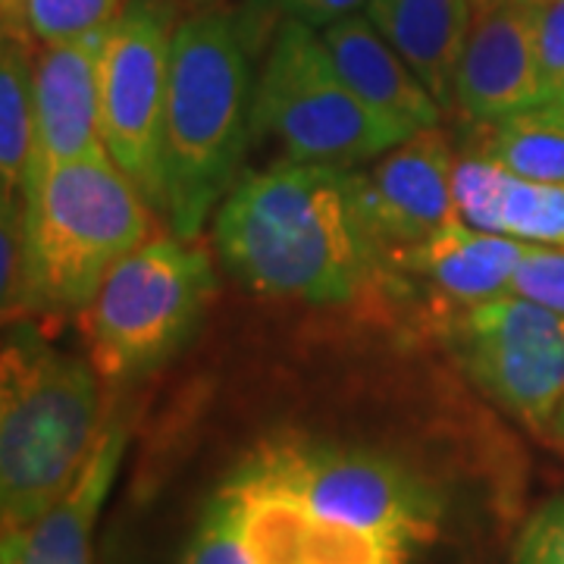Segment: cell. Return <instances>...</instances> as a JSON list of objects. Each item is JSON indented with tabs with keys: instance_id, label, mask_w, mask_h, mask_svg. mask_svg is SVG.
Instances as JSON below:
<instances>
[{
	"instance_id": "12",
	"label": "cell",
	"mask_w": 564,
	"mask_h": 564,
	"mask_svg": "<svg viewBox=\"0 0 564 564\" xmlns=\"http://www.w3.org/2000/svg\"><path fill=\"white\" fill-rule=\"evenodd\" d=\"M540 101L545 95L533 39V0L477 7L455 79V107L467 122L486 126Z\"/></svg>"
},
{
	"instance_id": "20",
	"label": "cell",
	"mask_w": 564,
	"mask_h": 564,
	"mask_svg": "<svg viewBox=\"0 0 564 564\" xmlns=\"http://www.w3.org/2000/svg\"><path fill=\"white\" fill-rule=\"evenodd\" d=\"M480 158L536 182H564V104L540 101L486 122Z\"/></svg>"
},
{
	"instance_id": "26",
	"label": "cell",
	"mask_w": 564,
	"mask_h": 564,
	"mask_svg": "<svg viewBox=\"0 0 564 564\" xmlns=\"http://www.w3.org/2000/svg\"><path fill=\"white\" fill-rule=\"evenodd\" d=\"M22 10H25V0H0V13H3V32H20L22 29Z\"/></svg>"
},
{
	"instance_id": "17",
	"label": "cell",
	"mask_w": 564,
	"mask_h": 564,
	"mask_svg": "<svg viewBox=\"0 0 564 564\" xmlns=\"http://www.w3.org/2000/svg\"><path fill=\"white\" fill-rule=\"evenodd\" d=\"M364 10L436 104L455 107V79L477 13L474 0H367Z\"/></svg>"
},
{
	"instance_id": "13",
	"label": "cell",
	"mask_w": 564,
	"mask_h": 564,
	"mask_svg": "<svg viewBox=\"0 0 564 564\" xmlns=\"http://www.w3.org/2000/svg\"><path fill=\"white\" fill-rule=\"evenodd\" d=\"M104 35L35 44V166L110 158L101 135Z\"/></svg>"
},
{
	"instance_id": "18",
	"label": "cell",
	"mask_w": 564,
	"mask_h": 564,
	"mask_svg": "<svg viewBox=\"0 0 564 564\" xmlns=\"http://www.w3.org/2000/svg\"><path fill=\"white\" fill-rule=\"evenodd\" d=\"M524 251L527 242L521 239L458 223L411 251L399 267L421 273L452 302L467 307L508 295Z\"/></svg>"
},
{
	"instance_id": "5",
	"label": "cell",
	"mask_w": 564,
	"mask_h": 564,
	"mask_svg": "<svg viewBox=\"0 0 564 564\" xmlns=\"http://www.w3.org/2000/svg\"><path fill=\"white\" fill-rule=\"evenodd\" d=\"M232 477L414 549L433 543L443 527L440 489L402 462L367 448L276 436L258 445Z\"/></svg>"
},
{
	"instance_id": "7",
	"label": "cell",
	"mask_w": 564,
	"mask_h": 564,
	"mask_svg": "<svg viewBox=\"0 0 564 564\" xmlns=\"http://www.w3.org/2000/svg\"><path fill=\"white\" fill-rule=\"evenodd\" d=\"M251 132L267 135L285 161L351 170L411 139L348 88L323 35L307 22H282L267 51L251 101Z\"/></svg>"
},
{
	"instance_id": "23",
	"label": "cell",
	"mask_w": 564,
	"mask_h": 564,
	"mask_svg": "<svg viewBox=\"0 0 564 564\" xmlns=\"http://www.w3.org/2000/svg\"><path fill=\"white\" fill-rule=\"evenodd\" d=\"M533 39L545 101L564 104V0H533Z\"/></svg>"
},
{
	"instance_id": "14",
	"label": "cell",
	"mask_w": 564,
	"mask_h": 564,
	"mask_svg": "<svg viewBox=\"0 0 564 564\" xmlns=\"http://www.w3.org/2000/svg\"><path fill=\"white\" fill-rule=\"evenodd\" d=\"M126 452V426L107 421L79 480L32 524L3 530L0 564H95V527Z\"/></svg>"
},
{
	"instance_id": "28",
	"label": "cell",
	"mask_w": 564,
	"mask_h": 564,
	"mask_svg": "<svg viewBox=\"0 0 564 564\" xmlns=\"http://www.w3.org/2000/svg\"><path fill=\"white\" fill-rule=\"evenodd\" d=\"M176 3H188V7H214L217 0H176Z\"/></svg>"
},
{
	"instance_id": "15",
	"label": "cell",
	"mask_w": 564,
	"mask_h": 564,
	"mask_svg": "<svg viewBox=\"0 0 564 564\" xmlns=\"http://www.w3.org/2000/svg\"><path fill=\"white\" fill-rule=\"evenodd\" d=\"M321 35L348 88L373 113H380L408 135L440 126L443 107L367 17L351 13L345 20L329 22L321 29Z\"/></svg>"
},
{
	"instance_id": "8",
	"label": "cell",
	"mask_w": 564,
	"mask_h": 564,
	"mask_svg": "<svg viewBox=\"0 0 564 564\" xmlns=\"http://www.w3.org/2000/svg\"><path fill=\"white\" fill-rule=\"evenodd\" d=\"M464 373L492 402L549 440L564 404V314L524 295L467 304L448 326Z\"/></svg>"
},
{
	"instance_id": "21",
	"label": "cell",
	"mask_w": 564,
	"mask_h": 564,
	"mask_svg": "<svg viewBox=\"0 0 564 564\" xmlns=\"http://www.w3.org/2000/svg\"><path fill=\"white\" fill-rule=\"evenodd\" d=\"M126 0H25L22 29L35 44L88 39L107 32Z\"/></svg>"
},
{
	"instance_id": "1",
	"label": "cell",
	"mask_w": 564,
	"mask_h": 564,
	"mask_svg": "<svg viewBox=\"0 0 564 564\" xmlns=\"http://www.w3.org/2000/svg\"><path fill=\"white\" fill-rule=\"evenodd\" d=\"M214 239L251 292L307 304L355 302L386 267L358 173L329 163L282 161L239 180L217 207Z\"/></svg>"
},
{
	"instance_id": "9",
	"label": "cell",
	"mask_w": 564,
	"mask_h": 564,
	"mask_svg": "<svg viewBox=\"0 0 564 564\" xmlns=\"http://www.w3.org/2000/svg\"><path fill=\"white\" fill-rule=\"evenodd\" d=\"M176 0H126L101 47V135L113 163L161 210L163 110Z\"/></svg>"
},
{
	"instance_id": "22",
	"label": "cell",
	"mask_w": 564,
	"mask_h": 564,
	"mask_svg": "<svg viewBox=\"0 0 564 564\" xmlns=\"http://www.w3.org/2000/svg\"><path fill=\"white\" fill-rule=\"evenodd\" d=\"M182 564H251V558L245 555L242 540H239L232 511L220 492L204 508L202 521L185 545Z\"/></svg>"
},
{
	"instance_id": "19",
	"label": "cell",
	"mask_w": 564,
	"mask_h": 564,
	"mask_svg": "<svg viewBox=\"0 0 564 564\" xmlns=\"http://www.w3.org/2000/svg\"><path fill=\"white\" fill-rule=\"evenodd\" d=\"M35 166V41L3 32L0 47V195H22Z\"/></svg>"
},
{
	"instance_id": "6",
	"label": "cell",
	"mask_w": 564,
	"mask_h": 564,
	"mask_svg": "<svg viewBox=\"0 0 564 564\" xmlns=\"http://www.w3.org/2000/svg\"><path fill=\"white\" fill-rule=\"evenodd\" d=\"M214 267L195 239L151 236L104 276L82 311L88 361L104 380H126L163 364L202 321Z\"/></svg>"
},
{
	"instance_id": "16",
	"label": "cell",
	"mask_w": 564,
	"mask_h": 564,
	"mask_svg": "<svg viewBox=\"0 0 564 564\" xmlns=\"http://www.w3.org/2000/svg\"><path fill=\"white\" fill-rule=\"evenodd\" d=\"M455 195L464 223L530 245L564 248V182L524 180L489 158H462Z\"/></svg>"
},
{
	"instance_id": "4",
	"label": "cell",
	"mask_w": 564,
	"mask_h": 564,
	"mask_svg": "<svg viewBox=\"0 0 564 564\" xmlns=\"http://www.w3.org/2000/svg\"><path fill=\"white\" fill-rule=\"evenodd\" d=\"M91 361L57 351L35 326L7 329L0 361V524H32L79 480L101 440Z\"/></svg>"
},
{
	"instance_id": "10",
	"label": "cell",
	"mask_w": 564,
	"mask_h": 564,
	"mask_svg": "<svg viewBox=\"0 0 564 564\" xmlns=\"http://www.w3.org/2000/svg\"><path fill=\"white\" fill-rule=\"evenodd\" d=\"M458 158L440 126L399 141L358 173L361 207L386 263H402L440 232L464 223L455 195Z\"/></svg>"
},
{
	"instance_id": "24",
	"label": "cell",
	"mask_w": 564,
	"mask_h": 564,
	"mask_svg": "<svg viewBox=\"0 0 564 564\" xmlns=\"http://www.w3.org/2000/svg\"><path fill=\"white\" fill-rule=\"evenodd\" d=\"M514 564H564V496L530 518L514 545Z\"/></svg>"
},
{
	"instance_id": "11",
	"label": "cell",
	"mask_w": 564,
	"mask_h": 564,
	"mask_svg": "<svg viewBox=\"0 0 564 564\" xmlns=\"http://www.w3.org/2000/svg\"><path fill=\"white\" fill-rule=\"evenodd\" d=\"M220 496L251 564H408L414 545L329 521L285 496L229 477Z\"/></svg>"
},
{
	"instance_id": "25",
	"label": "cell",
	"mask_w": 564,
	"mask_h": 564,
	"mask_svg": "<svg viewBox=\"0 0 564 564\" xmlns=\"http://www.w3.org/2000/svg\"><path fill=\"white\" fill-rule=\"evenodd\" d=\"M289 17L307 22L311 29H326L329 22L345 20L367 7V0H280Z\"/></svg>"
},
{
	"instance_id": "29",
	"label": "cell",
	"mask_w": 564,
	"mask_h": 564,
	"mask_svg": "<svg viewBox=\"0 0 564 564\" xmlns=\"http://www.w3.org/2000/svg\"><path fill=\"white\" fill-rule=\"evenodd\" d=\"M484 3H492V0H474V7H484Z\"/></svg>"
},
{
	"instance_id": "2",
	"label": "cell",
	"mask_w": 564,
	"mask_h": 564,
	"mask_svg": "<svg viewBox=\"0 0 564 564\" xmlns=\"http://www.w3.org/2000/svg\"><path fill=\"white\" fill-rule=\"evenodd\" d=\"M251 101L239 22L214 7L176 22L163 110L161 210L180 239H198L214 207L232 192L251 132Z\"/></svg>"
},
{
	"instance_id": "3",
	"label": "cell",
	"mask_w": 564,
	"mask_h": 564,
	"mask_svg": "<svg viewBox=\"0 0 564 564\" xmlns=\"http://www.w3.org/2000/svg\"><path fill=\"white\" fill-rule=\"evenodd\" d=\"M22 270L10 314H82L104 276L151 239L154 214L110 158L32 166L22 188Z\"/></svg>"
},
{
	"instance_id": "27",
	"label": "cell",
	"mask_w": 564,
	"mask_h": 564,
	"mask_svg": "<svg viewBox=\"0 0 564 564\" xmlns=\"http://www.w3.org/2000/svg\"><path fill=\"white\" fill-rule=\"evenodd\" d=\"M549 443L555 445L558 452L564 455V404L562 411L555 414V421H552V430H549Z\"/></svg>"
}]
</instances>
